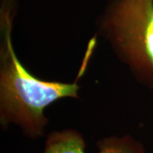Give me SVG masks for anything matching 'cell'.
Returning a JSON list of instances; mask_svg holds the SVG:
<instances>
[{
  "label": "cell",
  "mask_w": 153,
  "mask_h": 153,
  "mask_svg": "<svg viewBox=\"0 0 153 153\" xmlns=\"http://www.w3.org/2000/svg\"><path fill=\"white\" fill-rule=\"evenodd\" d=\"M98 153H147L139 141L129 135L109 137L97 142ZM85 141L73 129L50 133L45 142L44 153H86Z\"/></svg>",
  "instance_id": "3957f363"
},
{
  "label": "cell",
  "mask_w": 153,
  "mask_h": 153,
  "mask_svg": "<svg viewBox=\"0 0 153 153\" xmlns=\"http://www.w3.org/2000/svg\"><path fill=\"white\" fill-rule=\"evenodd\" d=\"M99 32L137 82L153 89V0H114Z\"/></svg>",
  "instance_id": "7a4b0ae2"
},
{
  "label": "cell",
  "mask_w": 153,
  "mask_h": 153,
  "mask_svg": "<svg viewBox=\"0 0 153 153\" xmlns=\"http://www.w3.org/2000/svg\"><path fill=\"white\" fill-rule=\"evenodd\" d=\"M10 0H4L0 19V122L4 128L13 123L24 134L38 138L48 124L45 109L56 100L77 99L78 79L85 71L87 55L73 82L46 81L33 76L18 59L12 44Z\"/></svg>",
  "instance_id": "6da1fadb"
}]
</instances>
